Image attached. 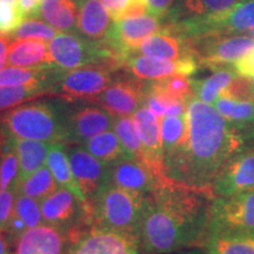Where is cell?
<instances>
[{
    "label": "cell",
    "instance_id": "ab89813d",
    "mask_svg": "<svg viewBox=\"0 0 254 254\" xmlns=\"http://www.w3.org/2000/svg\"><path fill=\"white\" fill-rule=\"evenodd\" d=\"M219 97H225L237 101L254 103V85L252 79L237 75Z\"/></svg>",
    "mask_w": 254,
    "mask_h": 254
},
{
    "label": "cell",
    "instance_id": "f1b7e54d",
    "mask_svg": "<svg viewBox=\"0 0 254 254\" xmlns=\"http://www.w3.org/2000/svg\"><path fill=\"white\" fill-rule=\"evenodd\" d=\"M82 146L85 150H87L95 158L99 159L106 166L118 163L124 159H129L120 144L116 132L110 131V129L92 136L85 141Z\"/></svg>",
    "mask_w": 254,
    "mask_h": 254
},
{
    "label": "cell",
    "instance_id": "ffe728a7",
    "mask_svg": "<svg viewBox=\"0 0 254 254\" xmlns=\"http://www.w3.org/2000/svg\"><path fill=\"white\" fill-rule=\"evenodd\" d=\"M112 19L100 0H82L79 6L77 33L85 39L101 43L109 33Z\"/></svg>",
    "mask_w": 254,
    "mask_h": 254
},
{
    "label": "cell",
    "instance_id": "277c9868",
    "mask_svg": "<svg viewBox=\"0 0 254 254\" xmlns=\"http://www.w3.org/2000/svg\"><path fill=\"white\" fill-rule=\"evenodd\" d=\"M91 199L94 227L140 236L145 195L105 182Z\"/></svg>",
    "mask_w": 254,
    "mask_h": 254
},
{
    "label": "cell",
    "instance_id": "83f0119b",
    "mask_svg": "<svg viewBox=\"0 0 254 254\" xmlns=\"http://www.w3.org/2000/svg\"><path fill=\"white\" fill-rule=\"evenodd\" d=\"M213 105L218 112L239 131L246 142L249 141L254 125V103L219 97Z\"/></svg>",
    "mask_w": 254,
    "mask_h": 254
},
{
    "label": "cell",
    "instance_id": "d6986e66",
    "mask_svg": "<svg viewBox=\"0 0 254 254\" xmlns=\"http://www.w3.org/2000/svg\"><path fill=\"white\" fill-rule=\"evenodd\" d=\"M142 55L153 58L179 60L195 58L196 55L192 41L180 34L164 28L158 33L146 38L139 45L135 55ZM198 60V59H196Z\"/></svg>",
    "mask_w": 254,
    "mask_h": 254
},
{
    "label": "cell",
    "instance_id": "2e32d148",
    "mask_svg": "<svg viewBox=\"0 0 254 254\" xmlns=\"http://www.w3.org/2000/svg\"><path fill=\"white\" fill-rule=\"evenodd\" d=\"M106 182L145 196L157 190L160 184H164L159 182L145 164L134 159H124L110 165L107 168Z\"/></svg>",
    "mask_w": 254,
    "mask_h": 254
},
{
    "label": "cell",
    "instance_id": "836d02e7",
    "mask_svg": "<svg viewBox=\"0 0 254 254\" xmlns=\"http://www.w3.org/2000/svg\"><path fill=\"white\" fill-rule=\"evenodd\" d=\"M146 84L151 90L161 92L168 97L183 100L185 103H189L190 98L194 97L192 79H190L187 75H171V77L160 79V80H147Z\"/></svg>",
    "mask_w": 254,
    "mask_h": 254
},
{
    "label": "cell",
    "instance_id": "1f68e13d",
    "mask_svg": "<svg viewBox=\"0 0 254 254\" xmlns=\"http://www.w3.org/2000/svg\"><path fill=\"white\" fill-rule=\"evenodd\" d=\"M113 129L128 158L142 163L144 150H142L140 138H139L138 131H136L134 119L131 116L116 117L113 123Z\"/></svg>",
    "mask_w": 254,
    "mask_h": 254
},
{
    "label": "cell",
    "instance_id": "f907efd6",
    "mask_svg": "<svg viewBox=\"0 0 254 254\" xmlns=\"http://www.w3.org/2000/svg\"><path fill=\"white\" fill-rule=\"evenodd\" d=\"M251 79H252V81H253V85H254V77H253V78H251Z\"/></svg>",
    "mask_w": 254,
    "mask_h": 254
},
{
    "label": "cell",
    "instance_id": "7bdbcfd3",
    "mask_svg": "<svg viewBox=\"0 0 254 254\" xmlns=\"http://www.w3.org/2000/svg\"><path fill=\"white\" fill-rule=\"evenodd\" d=\"M177 0H146L148 6V13L165 20Z\"/></svg>",
    "mask_w": 254,
    "mask_h": 254
},
{
    "label": "cell",
    "instance_id": "b9f144b4",
    "mask_svg": "<svg viewBox=\"0 0 254 254\" xmlns=\"http://www.w3.org/2000/svg\"><path fill=\"white\" fill-rule=\"evenodd\" d=\"M234 71L238 75L246 78L254 77V46L249 52L245 53L240 59H238L236 63L232 65Z\"/></svg>",
    "mask_w": 254,
    "mask_h": 254
},
{
    "label": "cell",
    "instance_id": "e575fe53",
    "mask_svg": "<svg viewBox=\"0 0 254 254\" xmlns=\"http://www.w3.org/2000/svg\"><path fill=\"white\" fill-rule=\"evenodd\" d=\"M19 159L13 145L8 139L0 159V190L14 189L18 190Z\"/></svg>",
    "mask_w": 254,
    "mask_h": 254
},
{
    "label": "cell",
    "instance_id": "9c48e42d",
    "mask_svg": "<svg viewBox=\"0 0 254 254\" xmlns=\"http://www.w3.org/2000/svg\"><path fill=\"white\" fill-rule=\"evenodd\" d=\"M214 196H232L254 190V142L246 144L222 165L212 184Z\"/></svg>",
    "mask_w": 254,
    "mask_h": 254
},
{
    "label": "cell",
    "instance_id": "ba28073f",
    "mask_svg": "<svg viewBox=\"0 0 254 254\" xmlns=\"http://www.w3.org/2000/svg\"><path fill=\"white\" fill-rule=\"evenodd\" d=\"M114 68L107 65H91L66 71L56 86L59 94L69 103L75 100H92L106 90L114 79Z\"/></svg>",
    "mask_w": 254,
    "mask_h": 254
},
{
    "label": "cell",
    "instance_id": "603a6c76",
    "mask_svg": "<svg viewBox=\"0 0 254 254\" xmlns=\"http://www.w3.org/2000/svg\"><path fill=\"white\" fill-rule=\"evenodd\" d=\"M241 1L244 0H177L165 23L173 24L224 13Z\"/></svg>",
    "mask_w": 254,
    "mask_h": 254
},
{
    "label": "cell",
    "instance_id": "f546056e",
    "mask_svg": "<svg viewBox=\"0 0 254 254\" xmlns=\"http://www.w3.org/2000/svg\"><path fill=\"white\" fill-rule=\"evenodd\" d=\"M237 73L232 66H225L213 69V74L208 78L200 79V80H193V94L204 103L213 105L219 95L227 85L237 77Z\"/></svg>",
    "mask_w": 254,
    "mask_h": 254
},
{
    "label": "cell",
    "instance_id": "d4e9b609",
    "mask_svg": "<svg viewBox=\"0 0 254 254\" xmlns=\"http://www.w3.org/2000/svg\"><path fill=\"white\" fill-rule=\"evenodd\" d=\"M46 164L57 180V183L62 187L67 189L69 192H72L73 194L77 196L79 201L84 206L85 212H87V214L90 215L91 206L90 204H87V198L82 193L77 180L73 176L71 166H69L68 155L64 150L63 144H55L51 146L49 155H47L46 159Z\"/></svg>",
    "mask_w": 254,
    "mask_h": 254
},
{
    "label": "cell",
    "instance_id": "4316f807",
    "mask_svg": "<svg viewBox=\"0 0 254 254\" xmlns=\"http://www.w3.org/2000/svg\"><path fill=\"white\" fill-rule=\"evenodd\" d=\"M7 63L11 66H17V67H34L44 64H52L49 44L43 40H11Z\"/></svg>",
    "mask_w": 254,
    "mask_h": 254
},
{
    "label": "cell",
    "instance_id": "7402d4cb",
    "mask_svg": "<svg viewBox=\"0 0 254 254\" xmlns=\"http://www.w3.org/2000/svg\"><path fill=\"white\" fill-rule=\"evenodd\" d=\"M202 246L208 254H254V232L208 230Z\"/></svg>",
    "mask_w": 254,
    "mask_h": 254
},
{
    "label": "cell",
    "instance_id": "4fadbf2b",
    "mask_svg": "<svg viewBox=\"0 0 254 254\" xmlns=\"http://www.w3.org/2000/svg\"><path fill=\"white\" fill-rule=\"evenodd\" d=\"M114 118L109 111L95 105L68 106L66 118L67 141L84 144L92 136L109 131L113 127Z\"/></svg>",
    "mask_w": 254,
    "mask_h": 254
},
{
    "label": "cell",
    "instance_id": "7c38bea8",
    "mask_svg": "<svg viewBox=\"0 0 254 254\" xmlns=\"http://www.w3.org/2000/svg\"><path fill=\"white\" fill-rule=\"evenodd\" d=\"M133 119L144 150L142 163L150 168L159 182H168L170 179L165 172L164 148L158 117L148 107L141 105L133 114Z\"/></svg>",
    "mask_w": 254,
    "mask_h": 254
},
{
    "label": "cell",
    "instance_id": "cb8c5ba5",
    "mask_svg": "<svg viewBox=\"0 0 254 254\" xmlns=\"http://www.w3.org/2000/svg\"><path fill=\"white\" fill-rule=\"evenodd\" d=\"M82 0H43L40 17L58 31L77 33L79 6Z\"/></svg>",
    "mask_w": 254,
    "mask_h": 254
},
{
    "label": "cell",
    "instance_id": "3957f363",
    "mask_svg": "<svg viewBox=\"0 0 254 254\" xmlns=\"http://www.w3.org/2000/svg\"><path fill=\"white\" fill-rule=\"evenodd\" d=\"M67 111L68 105L60 100L18 105L0 117V129L9 138L64 144L67 141Z\"/></svg>",
    "mask_w": 254,
    "mask_h": 254
},
{
    "label": "cell",
    "instance_id": "5b68a950",
    "mask_svg": "<svg viewBox=\"0 0 254 254\" xmlns=\"http://www.w3.org/2000/svg\"><path fill=\"white\" fill-rule=\"evenodd\" d=\"M49 51L52 64L65 71L91 65H107L114 68L122 66L104 43L90 41L78 33L59 32L49 41Z\"/></svg>",
    "mask_w": 254,
    "mask_h": 254
},
{
    "label": "cell",
    "instance_id": "5bb4252c",
    "mask_svg": "<svg viewBox=\"0 0 254 254\" xmlns=\"http://www.w3.org/2000/svg\"><path fill=\"white\" fill-rule=\"evenodd\" d=\"M91 101L99 104L114 117H129L144 103V82L136 78L116 79Z\"/></svg>",
    "mask_w": 254,
    "mask_h": 254
},
{
    "label": "cell",
    "instance_id": "d590c367",
    "mask_svg": "<svg viewBox=\"0 0 254 254\" xmlns=\"http://www.w3.org/2000/svg\"><path fill=\"white\" fill-rule=\"evenodd\" d=\"M43 94H51L44 86H0V111L11 109Z\"/></svg>",
    "mask_w": 254,
    "mask_h": 254
},
{
    "label": "cell",
    "instance_id": "44dd1931",
    "mask_svg": "<svg viewBox=\"0 0 254 254\" xmlns=\"http://www.w3.org/2000/svg\"><path fill=\"white\" fill-rule=\"evenodd\" d=\"M79 204L81 202L72 192L60 187L40 201L44 222L60 228L67 226L77 215Z\"/></svg>",
    "mask_w": 254,
    "mask_h": 254
},
{
    "label": "cell",
    "instance_id": "f6af8a7d",
    "mask_svg": "<svg viewBox=\"0 0 254 254\" xmlns=\"http://www.w3.org/2000/svg\"><path fill=\"white\" fill-rule=\"evenodd\" d=\"M100 1L106 7L112 21H117L131 0H100Z\"/></svg>",
    "mask_w": 254,
    "mask_h": 254
},
{
    "label": "cell",
    "instance_id": "484cf974",
    "mask_svg": "<svg viewBox=\"0 0 254 254\" xmlns=\"http://www.w3.org/2000/svg\"><path fill=\"white\" fill-rule=\"evenodd\" d=\"M19 159V178L18 183L34 173L43 166L49 155L52 144L45 141L32 140L24 138H9ZM19 186V185H18Z\"/></svg>",
    "mask_w": 254,
    "mask_h": 254
},
{
    "label": "cell",
    "instance_id": "e0dca14e",
    "mask_svg": "<svg viewBox=\"0 0 254 254\" xmlns=\"http://www.w3.org/2000/svg\"><path fill=\"white\" fill-rule=\"evenodd\" d=\"M65 234L60 227L41 224L27 228L15 238L11 254H64Z\"/></svg>",
    "mask_w": 254,
    "mask_h": 254
},
{
    "label": "cell",
    "instance_id": "74e56055",
    "mask_svg": "<svg viewBox=\"0 0 254 254\" xmlns=\"http://www.w3.org/2000/svg\"><path fill=\"white\" fill-rule=\"evenodd\" d=\"M17 193L18 195L14 202V214L21 219L26 228L37 227L43 224L39 201L23 193Z\"/></svg>",
    "mask_w": 254,
    "mask_h": 254
},
{
    "label": "cell",
    "instance_id": "c3c4849f",
    "mask_svg": "<svg viewBox=\"0 0 254 254\" xmlns=\"http://www.w3.org/2000/svg\"><path fill=\"white\" fill-rule=\"evenodd\" d=\"M249 141H252V142H254V125H253V129H252V132H251V134H250V139H249Z\"/></svg>",
    "mask_w": 254,
    "mask_h": 254
},
{
    "label": "cell",
    "instance_id": "7a4b0ae2",
    "mask_svg": "<svg viewBox=\"0 0 254 254\" xmlns=\"http://www.w3.org/2000/svg\"><path fill=\"white\" fill-rule=\"evenodd\" d=\"M214 198L212 190L195 189L171 179L160 184L146 196L140 250L145 254H161L202 246Z\"/></svg>",
    "mask_w": 254,
    "mask_h": 254
},
{
    "label": "cell",
    "instance_id": "ee69618b",
    "mask_svg": "<svg viewBox=\"0 0 254 254\" xmlns=\"http://www.w3.org/2000/svg\"><path fill=\"white\" fill-rule=\"evenodd\" d=\"M41 2L43 0H18V5L25 19L39 18Z\"/></svg>",
    "mask_w": 254,
    "mask_h": 254
},
{
    "label": "cell",
    "instance_id": "7dc6e473",
    "mask_svg": "<svg viewBox=\"0 0 254 254\" xmlns=\"http://www.w3.org/2000/svg\"><path fill=\"white\" fill-rule=\"evenodd\" d=\"M0 254H8L6 230H0Z\"/></svg>",
    "mask_w": 254,
    "mask_h": 254
},
{
    "label": "cell",
    "instance_id": "8d00e7d4",
    "mask_svg": "<svg viewBox=\"0 0 254 254\" xmlns=\"http://www.w3.org/2000/svg\"><path fill=\"white\" fill-rule=\"evenodd\" d=\"M59 32L50 24L36 19H25L11 36V40L15 39H32L50 41L55 38Z\"/></svg>",
    "mask_w": 254,
    "mask_h": 254
},
{
    "label": "cell",
    "instance_id": "52a82bcc",
    "mask_svg": "<svg viewBox=\"0 0 254 254\" xmlns=\"http://www.w3.org/2000/svg\"><path fill=\"white\" fill-rule=\"evenodd\" d=\"M200 66L209 69L232 66L254 46L249 34H211L190 40Z\"/></svg>",
    "mask_w": 254,
    "mask_h": 254
},
{
    "label": "cell",
    "instance_id": "681fc988",
    "mask_svg": "<svg viewBox=\"0 0 254 254\" xmlns=\"http://www.w3.org/2000/svg\"><path fill=\"white\" fill-rule=\"evenodd\" d=\"M247 34H249V36H251V37H253V38H254V27H253L252 30H251V31L247 32Z\"/></svg>",
    "mask_w": 254,
    "mask_h": 254
},
{
    "label": "cell",
    "instance_id": "d6a6232c",
    "mask_svg": "<svg viewBox=\"0 0 254 254\" xmlns=\"http://www.w3.org/2000/svg\"><path fill=\"white\" fill-rule=\"evenodd\" d=\"M160 132L165 157L172 153L185 139L187 133L186 113L182 116H165L160 118Z\"/></svg>",
    "mask_w": 254,
    "mask_h": 254
},
{
    "label": "cell",
    "instance_id": "8fae6325",
    "mask_svg": "<svg viewBox=\"0 0 254 254\" xmlns=\"http://www.w3.org/2000/svg\"><path fill=\"white\" fill-rule=\"evenodd\" d=\"M140 236L94 227L74 241L65 254H139Z\"/></svg>",
    "mask_w": 254,
    "mask_h": 254
},
{
    "label": "cell",
    "instance_id": "ac0fdd59",
    "mask_svg": "<svg viewBox=\"0 0 254 254\" xmlns=\"http://www.w3.org/2000/svg\"><path fill=\"white\" fill-rule=\"evenodd\" d=\"M68 161L72 173L85 196H93L107 179V168L85 148L72 147L68 152Z\"/></svg>",
    "mask_w": 254,
    "mask_h": 254
},
{
    "label": "cell",
    "instance_id": "60d3db41",
    "mask_svg": "<svg viewBox=\"0 0 254 254\" xmlns=\"http://www.w3.org/2000/svg\"><path fill=\"white\" fill-rule=\"evenodd\" d=\"M17 190H0V230H6L14 212V194Z\"/></svg>",
    "mask_w": 254,
    "mask_h": 254
},
{
    "label": "cell",
    "instance_id": "6da1fadb",
    "mask_svg": "<svg viewBox=\"0 0 254 254\" xmlns=\"http://www.w3.org/2000/svg\"><path fill=\"white\" fill-rule=\"evenodd\" d=\"M187 133L172 153L165 155L168 179L195 189L212 190L226 161L246 140L215 107L192 97L187 103Z\"/></svg>",
    "mask_w": 254,
    "mask_h": 254
},
{
    "label": "cell",
    "instance_id": "30bf717a",
    "mask_svg": "<svg viewBox=\"0 0 254 254\" xmlns=\"http://www.w3.org/2000/svg\"><path fill=\"white\" fill-rule=\"evenodd\" d=\"M208 230L254 232V190L232 196H215Z\"/></svg>",
    "mask_w": 254,
    "mask_h": 254
},
{
    "label": "cell",
    "instance_id": "9a60e30c",
    "mask_svg": "<svg viewBox=\"0 0 254 254\" xmlns=\"http://www.w3.org/2000/svg\"><path fill=\"white\" fill-rule=\"evenodd\" d=\"M125 66L139 80H160L176 74L190 77L198 71L200 65L195 58L170 60L133 55L127 59Z\"/></svg>",
    "mask_w": 254,
    "mask_h": 254
},
{
    "label": "cell",
    "instance_id": "bcb514c9",
    "mask_svg": "<svg viewBox=\"0 0 254 254\" xmlns=\"http://www.w3.org/2000/svg\"><path fill=\"white\" fill-rule=\"evenodd\" d=\"M9 44H11V38L0 34V71L7 63Z\"/></svg>",
    "mask_w": 254,
    "mask_h": 254
},
{
    "label": "cell",
    "instance_id": "8992f818",
    "mask_svg": "<svg viewBox=\"0 0 254 254\" xmlns=\"http://www.w3.org/2000/svg\"><path fill=\"white\" fill-rule=\"evenodd\" d=\"M165 20L150 13L140 17L112 21L109 33L104 43L112 51L122 66H125L127 59L135 55L138 47L146 38L163 31Z\"/></svg>",
    "mask_w": 254,
    "mask_h": 254
},
{
    "label": "cell",
    "instance_id": "4dcf8cb0",
    "mask_svg": "<svg viewBox=\"0 0 254 254\" xmlns=\"http://www.w3.org/2000/svg\"><path fill=\"white\" fill-rule=\"evenodd\" d=\"M59 189V184L53 177L49 167L41 166L34 173L23 180L18 186L19 193L41 201Z\"/></svg>",
    "mask_w": 254,
    "mask_h": 254
},
{
    "label": "cell",
    "instance_id": "f35d334b",
    "mask_svg": "<svg viewBox=\"0 0 254 254\" xmlns=\"http://www.w3.org/2000/svg\"><path fill=\"white\" fill-rule=\"evenodd\" d=\"M24 20L18 2L0 1V34L11 36Z\"/></svg>",
    "mask_w": 254,
    "mask_h": 254
}]
</instances>
